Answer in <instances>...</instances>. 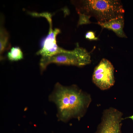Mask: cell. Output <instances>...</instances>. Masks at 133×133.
Listing matches in <instances>:
<instances>
[{
    "label": "cell",
    "mask_w": 133,
    "mask_h": 133,
    "mask_svg": "<svg viewBox=\"0 0 133 133\" xmlns=\"http://www.w3.org/2000/svg\"><path fill=\"white\" fill-rule=\"evenodd\" d=\"M49 98L56 105L58 119L65 122L72 118L80 119L91 101L89 95L76 86H64L59 83L55 85Z\"/></svg>",
    "instance_id": "obj_1"
},
{
    "label": "cell",
    "mask_w": 133,
    "mask_h": 133,
    "mask_svg": "<svg viewBox=\"0 0 133 133\" xmlns=\"http://www.w3.org/2000/svg\"><path fill=\"white\" fill-rule=\"evenodd\" d=\"M79 18L95 17L98 22H104L123 17L124 10L121 1L118 0H86L73 2Z\"/></svg>",
    "instance_id": "obj_2"
},
{
    "label": "cell",
    "mask_w": 133,
    "mask_h": 133,
    "mask_svg": "<svg viewBox=\"0 0 133 133\" xmlns=\"http://www.w3.org/2000/svg\"><path fill=\"white\" fill-rule=\"evenodd\" d=\"M91 62L90 56L85 49L77 47L71 50H66L50 57H41L39 66L42 74L50 64L72 65L82 66L89 64Z\"/></svg>",
    "instance_id": "obj_3"
},
{
    "label": "cell",
    "mask_w": 133,
    "mask_h": 133,
    "mask_svg": "<svg viewBox=\"0 0 133 133\" xmlns=\"http://www.w3.org/2000/svg\"><path fill=\"white\" fill-rule=\"evenodd\" d=\"M114 70L109 60L102 59L94 69L92 77L93 82L101 90L109 89L115 83Z\"/></svg>",
    "instance_id": "obj_4"
},
{
    "label": "cell",
    "mask_w": 133,
    "mask_h": 133,
    "mask_svg": "<svg viewBox=\"0 0 133 133\" xmlns=\"http://www.w3.org/2000/svg\"><path fill=\"white\" fill-rule=\"evenodd\" d=\"M122 113L110 108L103 112L102 121L95 133H121Z\"/></svg>",
    "instance_id": "obj_5"
},
{
    "label": "cell",
    "mask_w": 133,
    "mask_h": 133,
    "mask_svg": "<svg viewBox=\"0 0 133 133\" xmlns=\"http://www.w3.org/2000/svg\"><path fill=\"white\" fill-rule=\"evenodd\" d=\"M52 15L49 14L45 18L48 22L50 27L48 33L45 38L42 48L36 53L37 55H40L41 57H51L62 52L64 49L59 47L56 41V37L60 32V29L55 28L52 29Z\"/></svg>",
    "instance_id": "obj_6"
},
{
    "label": "cell",
    "mask_w": 133,
    "mask_h": 133,
    "mask_svg": "<svg viewBox=\"0 0 133 133\" xmlns=\"http://www.w3.org/2000/svg\"><path fill=\"white\" fill-rule=\"evenodd\" d=\"M103 29L111 30L118 36L121 38H126L123 30L124 25L123 17L114 18L103 22H97Z\"/></svg>",
    "instance_id": "obj_7"
},
{
    "label": "cell",
    "mask_w": 133,
    "mask_h": 133,
    "mask_svg": "<svg viewBox=\"0 0 133 133\" xmlns=\"http://www.w3.org/2000/svg\"><path fill=\"white\" fill-rule=\"evenodd\" d=\"M9 34L5 30L1 27L0 31V60L5 58L3 56L4 52L9 49L11 45L9 42Z\"/></svg>",
    "instance_id": "obj_8"
},
{
    "label": "cell",
    "mask_w": 133,
    "mask_h": 133,
    "mask_svg": "<svg viewBox=\"0 0 133 133\" xmlns=\"http://www.w3.org/2000/svg\"><path fill=\"white\" fill-rule=\"evenodd\" d=\"M7 56L8 60L11 61H17L23 58V53L18 47L11 48L8 52Z\"/></svg>",
    "instance_id": "obj_9"
},
{
    "label": "cell",
    "mask_w": 133,
    "mask_h": 133,
    "mask_svg": "<svg viewBox=\"0 0 133 133\" xmlns=\"http://www.w3.org/2000/svg\"><path fill=\"white\" fill-rule=\"evenodd\" d=\"M85 38L90 40H96L99 38L96 37L95 33L92 31H89L86 33L85 35Z\"/></svg>",
    "instance_id": "obj_10"
},
{
    "label": "cell",
    "mask_w": 133,
    "mask_h": 133,
    "mask_svg": "<svg viewBox=\"0 0 133 133\" xmlns=\"http://www.w3.org/2000/svg\"><path fill=\"white\" fill-rule=\"evenodd\" d=\"M128 118H131V119H132L133 121V115L132 116H129L128 117H127Z\"/></svg>",
    "instance_id": "obj_11"
}]
</instances>
